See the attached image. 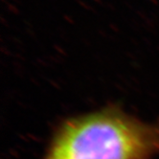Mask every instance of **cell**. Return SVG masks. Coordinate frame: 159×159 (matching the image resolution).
Returning a JSON list of instances; mask_svg holds the SVG:
<instances>
[{
	"label": "cell",
	"instance_id": "6da1fadb",
	"mask_svg": "<svg viewBox=\"0 0 159 159\" xmlns=\"http://www.w3.org/2000/svg\"><path fill=\"white\" fill-rule=\"evenodd\" d=\"M159 121L146 123L117 107L66 120L44 159H154Z\"/></svg>",
	"mask_w": 159,
	"mask_h": 159
}]
</instances>
